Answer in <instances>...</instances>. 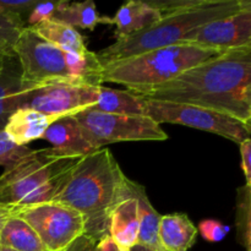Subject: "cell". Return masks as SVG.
<instances>
[{
    "mask_svg": "<svg viewBox=\"0 0 251 251\" xmlns=\"http://www.w3.org/2000/svg\"><path fill=\"white\" fill-rule=\"evenodd\" d=\"M95 251H122L110 235H105L96 244Z\"/></svg>",
    "mask_w": 251,
    "mask_h": 251,
    "instance_id": "32",
    "label": "cell"
},
{
    "mask_svg": "<svg viewBox=\"0 0 251 251\" xmlns=\"http://www.w3.org/2000/svg\"><path fill=\"white\" fill-rule=\"evenodd\" d=\"M0 247L14 251H48L36 232L15 215L0 232Z\"/></svg>",
    "mask_w": 251,
    "mask_h": 251,
    "instance_id": "22",
    "label": "cell"
},
{
    "mask_svg": "<svg viewBox=\"0 0 251 251\" xmlns=\"http://www.w3.org/2000/svg\"><path fill=\"white\" fill-rule=\"evenodd\" d=\"M55 119L29 108H20L7 120L4 131L14 144L28 146L29 142L43 137Z\"/></svg>",
    "mask_w": 251,
    "mask_h": 251,
    "instance_id": "15",
    "label": "cell"
},
{
    "mask_svg": "<svg viewBox=\"0 0 251 251\" xmlns=\"http://www.w3.org/2000/svg\"><path fill=\"white\" fill-rule=\"evenodd\" d=\"M198 233L202 235L205 240L210 243H218L222 242L228 234L229 228L221 223L220 221L216 220H205L199 223Z\"/></svg>",
    "mask_w": 251,
    "mask_h": 251,
    "instance_id": "27",
    "label": "cell"
},
{
    "mask_svg": "<svg viewBox=\"0 0 251 251\" xmlns=\"http://www.w3.org/2000/svg\"><path fill=\"white\" fill-rule=\"evenodd\" d=\"M144 100V98H142ZM145 117L157 124H176L220 135L235 144H242L251 136V125L223 113L198 105L164 100H144Z\"/></svg>",
    "mask_w": 251,
    "mask_h": 251,
    "instance_id": "8",
    "label": "cell"
},
{
    "mask_svg": "<svg viewBox=\"0 0 251 251\" xmlns=\"http://www.w3.org/2000/svg\"><path fill=\"white\" fill-rule=\"evenodd\" d=\"M130 251H157V250L150 249V248L144 247V245L136 244V245H134V247H132L131 249H130ZM161 251H167V250H161Z\"/></svg>",
    "mask_w": 251,
    "mask_h": 251,
    "instance_id": "34",
    "label": "cell"
},
{
    "mask_svg": "<svg viewBox=\"0 0 251 251\" xmlns=\"http://www.w3.org/2000/svg\"><path fill=\"white\" fill-rule=\"evenodd\" d=\"M26 22L16 16H7L0 14V54H14V46Z\"/></svg>",
    "mask_w": 251,
    "mask_h": 251,
    "instance_id": "24",
    "label": "cell"
},
{
    "mask_svg": "<svg viewBox=\"0 0 251 251\" xmlns=\"http://www.w3.org/2000/svg\"><path fill=\"white\" fill-rule=\"evenodd\" d=\"M37 1L38 0H0V14L20 17L26 22Z\"/></svg>",
    "mask_w": 251,
    "mask_h": 251,
    "instance_id": "26",
    "label": "cell"
},
{
    "mask_svg": "<svg viewBox=\"0 0 251 251\" xmlns=\"http://www.w3.org/2000/svg\"><path fill=\"white\" fill-rule=\"evenodd\" d=\"M237 239L250 251L251 245V185L245 184L237 191V211H235Z\"/></svg>",
    "mask_w": 251,
    "mask_h": 251,
    "instance_id": "23",
    "label": "cell"
},
{
    "mask_svg": "<svg viewBox=\"0 0 251 251\" xmlns=\"http://www.w3.org/2000/svg\"><path fill=\"white\" fill-rule=\"evenodd\" d=\"M77 161L53 156L49 149L32 150L0 176V206L19 211L51 202Z\"/></svg>",
    "mask_w": 251,
    "mask_h": 251,
    "instance_id": "4",
    "label": "cell"
},
{
    "mask_svg": "<svg viewBox=\"0 0 251 251\" xmlns=\"http://www.w3.org/2000/svg\"><path fill=\"white\" fill-rule=\"evenodd\" d=\"M58 7V1H37L32 7L26 21V27H32L41 22L53 19Z\"/></svg>",
    "mask_w": 251,
    "mask_h": 251,
    "instance_id": "28",
    "label": "cell"
},
{
    "mask_svg": "<svg viewBox=\"0 0 251 251\" xmlns=\"http://www.w3.org/2000/svg\"><path fill=\"white\" fill-rule=\"evenodd\" d=\"M130 190L132 196L136 199L137 212H139V238L137 244L144 245L157 251L164 250L159 244L158 239V227L161 215L152 206L151 201L146 194V189L141 184L134 180H130Z\"/></svg>",
    "mask_w": 251,
    "mask_h": 251,
    "instance_id": "18",
    "label": "cell"
},
{
    "mask_svg": "<svg viewBox=\"0 0 251 251\" xmlns=\"http://www.w3.org/2000/svg\"><path fill=\"white\" fill-rule=\"evenodd\" d=\"M51 20L65 24L74 28L90 29V31H93L98 25H113L112 17L100 16L97 6L92 0L80 2L60 0L58 1V7Z\"/></svg>",
    "mask_w": 251,
    "mask_h": 251,
    "instance_id": "19",
    "label": "cell"
},
{
    "mask_svg": "<svg viewBox=\"0 0 251 251\" xmlns=\"http://www.w3.org/2000/svg\"><path fill=\"white\" fill-rule=\"evenodd\" d=\"M42 139L51 145L49 152L59 158L80 159L97 151L85 137L75 115L54 120Z\"/></svg>",
    "mask_w": 251,
    "mask_h": 251,
    "instance_id": "12",
    "label": "cell"
},
{
    "mask_svg": "<svg viewBox=\"0 0 251 251\" xmlns=\"http://www.w3.org/2000/svg\"><path fill=\"white\" fill-rule=\"evenodd\" d=\"M29 28L42 39L49 42L64 51L76 54H85L88 51L85 38L81 36L80 32L65 24L49 20L34 25Z\"/></svg>",
    "mask_w": 251,
    "mask_h": 251,
    "instance_id": "21",
    "label": "cell"
},
{
    "mask_svg": "<svg viewBox=\"0 0 251 251\" xmlns=\"http://www.w3.org/2000/svg\"><path fill=\"white\" fill-rule=\"evenodd\" d=\"M0 251H1V247H0Z\"/></svg>",
    "mask_w": 251,
    "mask_h": 251,
    "instance_id": "37",
    "label": "cell"
},
{
    "mask_svg": "<svg viewBox=\"0 0 251 251\" xmlns=\"http://www.w3.org/2000/svg\"><path fill=\"white\" fill-rule=\"evenodd\" d=\"M92 110L109 114L140 115L145 117L144 100L137 97L129 90H115V88L100 86L98 98Z\"/></svg>",
    "mask_w": 251,
    "mask_h": 251,
    "instance_id": "20",
    "label": "cell"
},
{
    "mask_svg": "<svg viewBox=\"0 0 251 251\" xmlns=\"http://www.w3.org/2000/svg\"><path fill=\"white\" fill-rule=\"evenodd\" d=\"M186 43L227 51L251 47V5L222 19L203 25L188 37Z\"/></svg>",
    "mask_w": 251,
    "mask_h": 251,
    "instance_id": "11",
    "label": "cell"
},
{
    "mask_svg": "<svg viewBox=\"0 0 251 251\" xmlns=\"http://www.w3.org/2000/svg\"><path fill=\"white\" fill-rule=\"evenodd\" d=\"M15 215V211L11 210V208H7V207H2L0 206V232L2 230L4 226L6 225L7 221Z\"/></svg>",
    "mask_w": 251,
    "mask_h": 251,
    "instance_id": "33",
    "label": "cell"
},
{
    "mask_svg": "<svg viewBox=\"0 0 251 251\" xmlns=\"http://www.w3.org/2000/svg\"><path fill=\"white\" fill-rule=\"evenodd\" d=\"M249 5V0H205L203 4L194 9L166 15L149 28L103 48L97 56L102 66H107L154 49L186 43L188 37L201 26L234 14Z\"/></svg>",
    "mask_w": 251,
    "mask_h": 251,
    "instance_id": "3",
    "label": "cell"
},
{
    "mask_svg": "<svg viewBox=\"0 0 251 251\" xmlns=\"http://www.w3.org/2000/svg\"><path fill=\"white\" fill-rule=\"evenodd\" d=\"M132 93L144 100L198 105L251 125V47L223 51L168 82Z\"/></svg>",
    "mask_w": 251,
    "mask_h": 251,
    "instance_id": "1",
    "label": "cell"
},
{
    "mask_svg": "<svg viewBox=\"0 0 251 251\" xmlns=\"http://www.w3.org/2000/svg\"><path fill=\"white\" fill-rule=\"evenodd\" d=\"M198 228L186 213L161 216L158 227L159 244L167 251H188L195 244Z\"/></svg>",
    "mask_w": 251,
    "mask_h": 251,
    "instance_id": "17",
    "label": "cell"
},
{
    "mask_svg": "<svg viewBox=\"0 0 251 251\" xmlns=\"http://www.w3.org/2000/svg\"><path fill=\"white\" fill-rule=\"evenodd\" d=\"M151 6L158 10L162 16L174 14V12L185 11V10L194 9L199 5L203 4L205 0H171V1H157V0H151L147 1Z\"/></svg>",
    "mask_w": 251,
    "mask_h": 251,
    "instance_id": "29",
    "label": "cell"
},
{
    "mask_svg": "<svg viewBox=\"0 0 251 251\" xmlns=\"http://www.w3.org/2000/svg\"><path fill=\"white\" fill-rule=\"evenodd\" d=\"M96 244H97L96 240L91 239L87 235L83 234L82 237L77 238L70 247H68L63 251H95Z\"/></svg>",
    "mask_w": 251,
    "mask_h": 251,
    "instance_id": "31",
    "label": "cell"
},
{
    "mask_svg": "<svg viewBox=\"0 0 251 251\" xmlns=\"http://www.w3.org/2000/svg\"><path fill=\"white\" fill-rule=\"evenodd\" d=\"M32 151L28 146H19L14 144L4 130H0V166L5 169L28 154Z\"/></svg>",
    "mask_w": 251,
    "mask_h": 251,
    "instance_id": "25",
    "label": "cell"
},
{
    "mask_svg": "<svg viewBox=\"0 0 251 251\" xmlns=\"http://www.w3.org/2000/svg\"><path fill=\"white\" fill-rule=\"evenodd\" d=\"M130 180L110 150L103 147L78 159L68 183L51 202L77 211L85 221V235L98 242L109 235L114 208L131 195Z\"/></svg>",
    "mask_w": 251,
    "mask_h": 251,
    "instance_id": "2",
    "label": "cell"
},
{
    "mask_svg": "<svg viewBox=\"0 0 251 251\" xmlns=\"http://www.w3.org/2000/svg\"><path fill=\"white\" fill-rule=\"evenodd\" d=\"M218 54L221 51L191 43L154 49L103 66L102 81L123 85L131 92H140L168 82Z\"/></svg>",
    "mask_w": 251,
    "mask_h": 251,
    "instance_id": "5",
    "label": "cell"
},
{
    "mask_svg": "<svg viewBox=\"0 0 251 251\" xmlns=\"http://www.w3.org/2000/svg\"><path fill=\"white\" fill-rule=\"evenodd\" d=\"M162 14L157 9L142 0H130L122 5L114 17H112L113 25H115L114 37L117 41H123L162 20Z\"/></svg>",
    "mask_w": 251,
    "mask_h": 251,
    "instance_id": "13",
    "label": "cell"
},
{
    "mask_svg": "<svg viewBox=\"0 0 251 251\" xmlns=\"http://www.w3.org/2000/svg\"><path fill=\"white\" fill-rule=\"evenodd\" d=\"M36 232L48 251H63L85 234V221L77 211L58 202H46L15 211Z\"/></svg>",
    "mask_w": 251,
    "mask_h": 251,
    "instance_id": "10",
    "label": "cell"
},
{
    "mask_svg": "<svg viewBox=\"0 0 251 251\" xmlns=\"http://www.w3.org/2000/svg\"><path fill=\"white\" fill-rule=\"evenodd\" d=\"M22 78L26 82H44L51 80L81 81L88 85H103V66L97 53H68L37 36L25 27L14 46Z\"/></svg>",
    "mask_w": 251,
    "mask_h": 251,
    "instance_id": "6",
    "label": "cell"
},
{
    "mask_svg": "<svg viewBox=\"0 0 251 251\" xmlns=\"http://www.w3.org/2000/svg\"><path fill=\"white\" fill-rule=\"evenodd\" d=\"M6 55H4V54H0V66H1V64H2V61H4V58Z\"/></svg>",
    "mask_w": 251,
    "mask_h": 251,
    "instance_id": "35",
    "label": "cell"
},
{
    "mask_svg": "<svg viewBox=\"0 0 251 251\" xmlns=\"http://www.w3.org/2000/svg\"><path fill=\"white\" fill-rule=\"evenodd\" d=\"M139 229L137 202L131 194L113 211L109 223V235L117 243L120 250L130 251L134 245L137 244Z\"/></svg>",
    "mask_w": 251,
    "mask_h": 251,
    "instance_id": "16",
    "label": "cell"
},
{
    "mask_svg": "<svg viewBox=\"0 0 251 251\" xmlns=\"http://www.w3.org/2000/svg\"><path fill=\"white\" fill-rule=\"evenodd\" d=\"M83 135L95 150L123 141H164L162 126L147 117L120 115L86 109L75 115Z\"/></svg>",
    "mask_w": 251,
    "mask_h": 251,
    "instance_id": "9",
    "label": "cell"
},
{
    "mask_svg": "<svg viewBox=\"0 0 251 251\" xmlns=\"http://www.w3.org/2000/svg\"><path fill=\"white\" fill-rule=\"evenodd\" d=\"M240 146V157H242V169L247 179L248 185H251V139L245 140Z\"/></svg>",
    "mask_w": 251,
    "mask_h": 251,
    "instance_id": "30",
    "label": "cell"
},
{
    "mask_svg": "<svg viewBox=\"0 0 251 251\" xmlns=\"http://www.w3.org/2000/svg\"><path fill=\"white\" fill-rule=\"evenodd\" d=\"M98 90L100 86L81 81L51 80L37 83L24 81L20 108H29L56 120L92 108L97 102Z\"/></svg>",
    "mask_w": 251,
    "mask_h": 251,
    "instance_id": "7",
    "label": "cell"
},
{
    "mask_svg": "<svg viewBox=\"0 0 251 251\" xmlns=\"http://www.w3.org/2000/svg\"><path fill=\"white\" fill-rule=\"evenodd\" d=\"M1 251H14V250H11V249H7V248H2V247H1Z\"/></svg>",
    "mask_w": 251,
    "mask_h": 251,
    "instance_id": "36",
    "label": "cell"
},
{
    "mask_svg": "<svg viewBox=\"0 0 251 251\" xmlns=\"http://www.w3.org/2000/svg\"><path fill=\"white\" fill-rule=\"evenodd\" d=\"M24 86L21 66L16 55H6L0 66V130L20 109V92Z\"/></svg>",
    "mask_w": 251,
    "mask_h": 251,
    "instance_id": "14",
    "label": "cell"
}]
</instances>
